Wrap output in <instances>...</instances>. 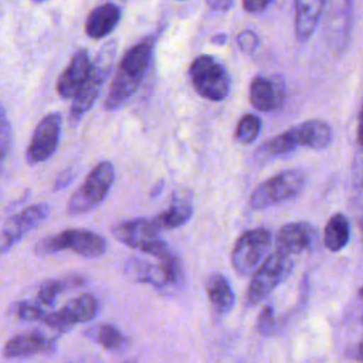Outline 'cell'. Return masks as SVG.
Returning a JSON list of instances; mask_svg holds the SVG:
<instances>
[{
	"label": "cell",
	"mask_w": 363,
	"mask_h": 363,
	"mask_svg": "<svg viewBox=\"0 0 363 363\" xmlns=\"http://www.w3.org/2000/svg\"><path fill=\"white\" fill-rule=\"evenodd\" d=\"M48 206L45 203L33 204L13 216L0 230V254L7 252L17 241L27 233L34 230L48 216Z\"/></svg>",
	"instance_id": "10"
},
{
	"label": "cell",
	"mask_w": 363,
	"mask_h": 363,
	"mask_svg": "<svg viewBox=\"0 0 363 363\" xmlns=\"http://www.w3.org/2000/svg\"><path fill=\"white\" fill-rule=\"evenodd\" d=\"M126 272L130 275L132 279L142 284H150L157 288H164L170 285L167 274L159 262L152 264L139 258H132L126 264Z\"/></svg>",
	"instance_id": "20"
},
{
	"label": "cell",
	"mask_w": 363,
	"mask_h": 363,
	"mask_svg": "<svg viewBox=\"0 0 363 363\" xmlns=\"http://www.w3.org/2000/svg\"><path fill=\"white\" fill-rule=\"evenodd\" d=\"M92 62L85 50H78L57 81V92L62 98H74L88 78Z\"/></svg>",
	"instance_id": "13"
},
{
	"label": "cell",
	"mask_w": 363,
	"mask_h": 363,
	"mask_svg": "<svg viewBox=\"0 0 363 363\" xmlns=\"http://www.w3.org/2000/svg\"><path fill=\"white\" fill-rule=\"evenodd\" d=\"M82 284H84V278H81V277H65V278L47 281L38 289L37 302H38V305L50 306L55 302L60 292L69 289V288L79 286Z\"/></svg>",
	"instance_id": "24"
},
{
	"label": "cell",
	"mask_w": 363,
	"mask_h": 363,
	"mask_svg": "<svg viewBox=\"0 0 363 363\" xmlns=\"http://www.w3.org/2000/svg\"><path fill=\"white\" fill-rule=\"evenodd\" d=\"M292 264V257L284 254L282 251L275 250L274 252L268 254L264 262L252 274L247 292L248 302L254 305L267 298L269 292L275 289L289 274Z\"/></svg>",
	"instance_id": "8"
},
{
	"label": "cell",
	"mask_w": 363,
	"mask_h": 363,
	"mask_svg": "<svg viewBox=\"0 0 363 363\" xmlns=\"http://www.w3.org/2000/svg\"><path fill=\"white\" fill-rule=\"evenodd\" d=\"M313 237L315 231L309 223H289L279 230L277 235L275 250L282 251L284 254L292 257L308 250L309 245L312 244Z\"/></svg>",
	"instance_id": "14"
},
{
	"label": "cell",
	"mask_w": 363,
	"mask_h": 363,
	"mask_svg": "<svg viewBox=\"0 0 363 363\" xmlns=\"http://www.w3.org/2000/svg\"><path fill=\"white\" fill-rule=\"evenodd\" d=\"M69 250L85 258H99L106 251V241L102 235L88 230H64L55 235L45 237L35 245L40 255Z\"/></svg>",
	"instance_id": "4"
},
{
	"label": "cell",
	"mask_w": 363,
	"mask_h": 363,
	"mask_svg": "<svg viewBox=\"0 0 363 363\" xmlns=\"http://www.w3.org/2000/svg\"><path fill=\"white\" fill-rule=\"evenodd\" d=\"M295 146L296 145L294 142V138H292V133L289 129V130L275 136L274 139H271L264 147L268 150L269 155H282V153L292 150Z\"/></svg>",
	"instance_id": "28"
},
{
	"label": "cell",
	"mask_w": 363,
	"mask_h": 363,
	"mask_svg": "<svg viewBox=\"0 0 363 363\" xmlns=\"http://www.w3.org/2000/svg\"><path fill=\"white\" fill-rule=\"evenodd\" d=\"M193 214V204H191V193L186 189L177 190L173 193L172 203L167 210L159 213V216L153 220L155 224L160 228H177L186 224Z\"/></svg>",
	"instance_id": "17"
},
{
	"label": "cell",
	"mask_w": 363,
	"mask_h": 363,
	"mask_svg": "<svg viewBox=\"0 0 363 363\" xmlns=\"http://www.w3.org/2000/svg\"><path fill=\"white\" fill-rule=\"evenodd\" d=\"M350 238L349 221L343 214H335L329 218L325 227L323 242L330 251H340L346 247Z\"/></svg>",
	"instance_id": "23"
},
{
	"label": "cell",
	"mask_w": 363,
	"mask_h": 363,
	"mask_svg": "<svg viewBox=\"0 0 363 363\" xmlns=\"http://www.w3.org/2000/svg\"><path fill=\"white\" fill-rule=\"evenodd\" d=\"M96 340L105 349H116L122 343V333L116 326L105 323L98 328Z\"/></svg>",
	"instance_id": "26"
},
{
	"label": "cell",
	"mask_w": 363,
	"mask_h": 363,
	"mask_svg": "<svg viewBox=\"0 0 363 363\" xmlns=\"http://www.w3.org/2000/svg\"><path fill=\"white\" fill-rule=\"evenodd\" d=\"M206 292L211 306L216 312L224 315L228 313L234 306V292L228 279L221 274H213L206 284Z\"/></svg>",
	"instance_id": "21"
},
{
	"label": "cell",
	"mask_w": 363,
	"mask_h": 363,
	"mask_svg": "<svg viewBox=\"0 0 363 363\" xmlns=\"http://www.w3.org/2000/svg\"><path fill=\"white\" fill-rule=\"evenodd\" d=\"M116 54V41L112 40L106 43L95 57L91 65V71L88 74L86 81L81 86V89L74 96L71 109H69V121L77 123L81 118L92 108L94 102L99 96V92L111 74V68L113 64V58Z\"/></svg>",
	"instance_id": "2"
},
{
	"label": "cell",
	"mask_w": 363,
	"mask_h": 363,
	"mask_svg": "<svg viewBox=\"0 0 363 363\" xmlns=\"http://www.w3.org/2000/svg\"><path fill=\"white\" fill-rule=\"evenodd\" d=\"M122 11L121 7L113 4V3H104L98 7H95L85 23V31L89 38L92 40H99L111 34L119 20H121Z\"/></svg>",
	"instance_id": "16"
},
{
	"label": "cell",
	"mask_w": 363,
	"mask_h": 363,
	"mask_svg": "<svg viewBox=\"0 0 363 363\" xmlns=\"http://www.w3.org/2000/svg\"><path fill=\"white\" fill-rule=\"evenodd\" d=\"M272 242V234L267 228L244 231L231 252V264L240 275L254 274L268 257L267 252Z\"/></svg>",
	"instance_id": "6"
},
{
	"label": "cell",
	"mask_w": 363,
	"mask_h": 363,
	"mask_svg": "<svg viewBox=\"0 0 363 363\" xmlns=\"http://www.w3.org/2000/svg\"><path fill=\"white\" fill-rule=\"evenodd\" d=\"M72 179V173L71 172H64L58 179H57V183H55V190H60L62 187H65Z\"/></svg>",
	"instance_id": "33"
},
{
	"label": "cell",
	"mask_w": 363,
	"mask_h": 363,
	"mask_svg": "<svg viewBox=\"0 0 363 363\" xmlns=\"http://www.w3.org/2000/svg\"><path fill=\"white\" fill-rule=\"evenodd\" d=\"M196 92L208 101H221L230 92V75L224 65L211 55H199L189 68Z\"/></svg>",
	"instance_id": "5"
},
{
	"label": "cell",
	"mask_w": 363,
	"mask_h": 363,
	"mask_svg": "<svg viewBox=\"0 0 363 363\" xmlns=\"http://www.w3.org/2000/svg\"><path fill=\"white\" fill-rule=\"evenodd\" d=\"M268 4H269V1H267V0H245V1H242V7H244L247 11H251V13L261 11V10H264Z\"/></svg>",
	"instance_id": "32"
},
{
	"label": "cell",
	"mask_w": 363,
	"mask_h": 363,
	"mask_svg": "<svg viewBox=\"0 0 363 363\" xmlns=\"http://www.w3.org/2000/svg\"><path fill=\"white\" fill-rule=\"evenodd\" d=\"M153 47L155 41L149 37L125 52L105 98V109L116 111L133 96L150 67Z\"/></svg>",
	"instance_id": "1"
},
{
	"label": "cell",
	"mask_w": 363,
	"mask_h": 363,
	"mask_svg": "<svg viewBox=\"0 0 363 363\" xmlns=\"http://www.w3.org/2000/svg\"><path fill=\"white\" fill-rule=\"evenodd\" d=\"M357 140L359 143L363 146V106L360 111V116H359V126H357Z\"/></svg>",
	"instance_id": "35"
},
{
	"label": "cell",
	"mask_w": 363,
	"mask_h": 363,
	"mask_svg": "<svg viewBox=\"0 0 363 363\" xmlns=\"http://www.w3.org/2000/svg\"><path fill=\"white\" fill-rule=\"evenodd\" d=\"M61 135V115L52 112L45 115L35 126L31 140L27 146V162L38 164L45 162L57 150Z\"/></svg>",
	"instance_id": "9"
},
{
	"label": "cell",
	"mask_w": 363,
	"mask_h": 363,
	"mask_svg": "<svg viewBox=\"0 0 363 363\" xmlns=\"http://www.w3.org/2000/svg\"><path fill=\"white\" fill-rule=\"evenodd\" d=\"M208 6L211 9H216V10H223L225 11L227 9H230L233 6V1H227V0H217V1H210Z\"/></svg>",
	"instance_id": "34"
},
{
	"label": "cell",
	"mask_w": 363,
	"mask_h": 363,
	"mask_svg": "<svg viewBox=\"0 0 363 363\" xmlns=\"http://www.w3.org/2000/svg\"><path fill=\"white\" fill-rule=\"evenodd\" d=\"M115 170L112 163L104 160L99 162L88 173L84 184L75 190L67 204V211L71 216H78L91 211L99 203L105 200L108 191L113 183Z\"/></svg>",
	"instance_id": "3"
},
{
	"label": "cell",
	"mask_w": 363,
	"mask_h": 363,
	"mask_svg": "<svg viewBox=\"0 0 363 363\" xmlns=\"http://www.w3.org/2000/svg\"><path fill=\"white\" fill-rule=\"evenodd\" d=\"M259 129H261V121L257 115H251V113L244 115L237 125L235 139L242 145L251 143L257 139Z\"/></svg>",
	"instance_id": "25"
},
{
	"label": "cell",
	"mask_w": 363,
	"mask_h": 363,
	"mask_svg": "<svg viewBox=\"0 0 363 363\" xmlns=\"http://www.w3.org/2000/svg\"><path fill=\"white\" fill-rule=\"evenodd\" d=\"M51 347L50 340L37 333L17 335L4 345V354L7 357H27Z\"/></svg>",
	"instance_id": "22"
},
{
	"label": "cell",
	"mask_w": 363,
	"mask_h": 363,
	"mask_svg": "<svg viewBox=\"0 0 363 363\" xmlns=\"http://www.w3.org/2000/svg\"><path fill=\"white\" fill-rule=\"evenodd\" d=\"M303 184L305 176L302 172L295 169L284 170L261 183L254 190L250 199V204L255 210L268 208L298 196Z\"/></svg>",
	"instance_id": "7"
},
{
	"label": "cell",
	"mask_w": 363,
	"mask_h": 363,
	"mask_svg": "<svg viewBox=\"0 0 363 363\" xmlns=\"http://www.w3.org/2000/svg\"><path fill=\"white\" fill-rule=\"evenodd\" d=\"M258 35L251 30H244L237 35V44L244 52H252L258 47Z\"/></svg>",
	"instance_id": "30"
},
{
	"label": "cell",
	"mask_w": 363,
	"mask_h": 363,
	"mask_svg": "<svg viewBox=\"0 0 363 363\" xmlns=\"http://www.w3.org/2000/svg\"><path fill=\"white\" fill-rule=\"evenodd\" d=\"M250 101L258 111H272L284 101V86L278 79L258 75L250 85Z\"/></svg>",
	"instance_id": "15"
},
{
	"label": "cell",
	"mask_w": 363,
	"mask_h": 363,
	"mask_svg": "<svg viewBox=\"0 0 363 363\" xmlns=\"http://www.w3.org/2000/svg\"><path fill=\"white\" fill-rule=\"evenodd\" d=\"M17 313L24 320H44L45 315L44 311L38 303L33 302H20L17 308Z\"/></svg>",
	"instance_id": "29"
},
{
	"label": "cell",
	"mask_w": 363,
	"mask_h": 363,
	"mask_svg": "<svg viewBox=\"0 0 363 363\" xmlns=\"http://www.w3.org/2000/svg\"><path fill=\"white\" fill-rule=\"evenodd\" d=\"M272 311L271 308H265L258 319V330L261 333H268L272 329Z\"/></svg>",
	"instance_id": "31"
},
{
	"label": "cell",
	"mask_w": 363,
	"mask_h": 363,
	"mask_svg": "<svg viewBox=\"0 0 363 363\" xmlns=\"http://www.w3.org/2000/svg\"><path fill=\"white\" fill-rule=\"evenodd\" d=\"M112 235L126 247L140 250L145 254L162 240L159 237V227L153 220L147 218L121 223L112 228Z\"/></svg>",
	"instance_id": "11"
},
{
	"label": "cell",
	"mask_w": 363,
	"mask_h": 363,
	"mask_svg": "<svg viewBox=\"0 0 363 363\" xmlns=\"http://www.w3.org/2000/svg\"><path fill=\"white\" fill-rule=\"evenodd\" d=\"M296 146H306L311 149H323L332 140L330 126L323 121H306L298 128L291 129Z\"/></svg>",
	"instance_id": "18"
},
{
	"label": "cell",
	"mask_w": 363,
	"mask_h": 363,
	"mask_svg": "<svg viewBox=\"0 0 363 363\" xmlns=\"http://www.w3.org/2000/svg\"><path fill=\"white\" fill-rule=\"evenodd\" d=\"M11 147V126L4 108L0 105V169L7 159Z\"/></svg>",
	"instance_id": "27"
},
{
	"label": "cell",
	"mask_w": 363,
	"mask_h": 363,
	"mask_svg": "<svg viewBox=\"0 0 363 363\" xmlns=\"http://www.w3.org/2000/svg\"><path fill=\"white\" fill-rule=\"evenodd\" d=\"M323 6L325 1L322 0H298L295 3V33L298 40L306 41L312 35Z\"/></svg>",
	"instance_id": "19"
},
{
	"label": "cell",
	"mask_w": 363,
	"mask_h": 363,
	"mask_svg": "<svg viewBox=\"0 0 363 363\" xmlns=\"http://www.w3.org/2000/svg\"><path fill=\"white\" fill-rule=\"evenodd\" d=\"M98 311V301L91 294L79 295L67 302L61 309L47 313L44 322L54 328H68L91 320Z\"/></svg>",
	"instance_id": "12"
}]
</instances>
